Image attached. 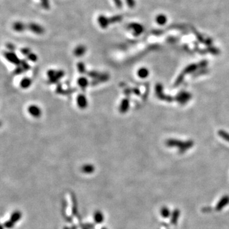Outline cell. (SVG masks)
Returning a JSON list of instances; mask_svg holds the SVG:
<instances>
[{"label": "cell", "mask_w": 229, "mask_h": 229, "mask_svg": "<svg viewBox=\"0 0 229 229\" xmlns=\"http://www.w3.org/2000/svg\"><path fill=\"white\" fill-rule=\"evenodd\" d=\"M95 220H96V222H101V221H103V216L101 213H98L95 214Z\"/></svg>", "instance_id": "cell-19"}, {"label": "cell", "mask_w": 229, "mask_h": 229, "mask_svg": "<svg viewBox=\"0 0 229 229\" xmlns=\"http://www.w3.org/2000/svg\"><path fill=\"white\" fill-rule=\"evenodd\" d=\"M21 52H22V54L25 55H27V56L31 53L30 50L29 49H27V48H24V49H22Z\"/></svg>", "instance_id": "cell-18"}, {"label": "cell", "mask_w": 229, "mask_h": 229, "mask_svg": "<svg viewBox=\"0 0 229 229\" xmlns=\"http://www.w3.org/2000/svg\"><path fill=\"white\" fill-rule=\"evenodd\" d=\"M32 83V81L30 78H24L20 83V85L21 88L24 89H28L30 87Z\"/></svg>", "instance_id": "cell-9"}, {"label": "cell", "mask_w": 229, "mask_h": 229, "mask_svg": "<svg viewBox=\"0 0 229 229\" xmlns=\"http://www.w3.org/2000/svg\"><path fill=\"white\" fill-rule=\"evenodd\" d=\"M138 76H140V78H145L146 76L148 75V71L145 68H141L139 71H138Z\"/></svg>", "instance_id": "cell-13"}, {"label": "cell", "mask_w": 229, "mask_h": 229, "mask_svg": "<svg viewBox=\"0 0 229 229\" xmlns=\"http://www.w3.org/2000/svg\"><path fill=\"white\" fill-rule=\"evenodd\" d=\"M27 57H28L29 60H30V61H33V62H36V61H37V59H38L37 55H35V54H34L31 53H31H30V54H29Z\"/></svg>", "instance_id": "cell-17"}, {"label": "cell", "mask_w": 229, "mask_h": 229, "mask_svg": "<svg viewBox=\"0 0 229 229\" xmlns=\"http://www.w3.org/2000/svg\"><path fill=\"white\" fill-rule=\"evenodd\" d=\"M42 4H43V6H44L45 8H49V7L48 0H42Z\"/></svg>", "instance_id": "cell-20"}, {"label": "cell", "mask_w": 229, "mask_h": 229, "mask_svg": "<svg viewBox=\"0 0 229 229\" xmlns=\"http://www.w3.org/2000/svg\"><path fill=\"white\" fill-rule=\"evenodd\" d=\"M180 216V211L178 209H174L171 215V223L173 225H176L178 223V219Z\"/></svg>", "instance_id": "cell-5"}, {"label": "cell", "mask_w": 229, "mask_h": 229, "mask_svg": "<svg viewBox=\"0 0 229 229\" xmlns=\"http://www.w3.org/2000/svg\"><path fill=\"white\" fill-rule=\"evenodd\" d=\"M160 213L162 217H163L164 218H168L171 217L172 213V212L170 211V209L166 206L162 207Z\"/></svg>", "instance_id": "cell-8"}, {"label": "cell", "mask_w": 229, "mask_h": 229, "mask_svg": "<svg viewBox=\"0 0 229 229\" xmlns=\"http://www.w3.org/2000/svg\"><path fill=\"white\" fill-rule=\"evenodd\" d=\"M27 110L29 113L34 118H39L41 115V108L36 104L30 105Z\"/></svg>", "instance_id": "cell-2"}, {"label": "cell", "mask_w": 229, "mask_h": 229, "mask_svg": "<svg viewBox=\"0 0 229 229\" xmlns=\"http://www.w3.org/2000/svg\"><path fill=\"white\" fill-rule=\"evenodd\" d=\"M14 30H16L17 31H22L24 30L25 26L21 22H17L13 26Z\"/></svg>", "instance_id": "cell-15"}, {"label": "cell", "mask_w": 229, "mask_h": 229, "mask_svg": "<svg viewBox=\"0 0 229 229\" xmlns=\"http://www.w3.org/2000/svg\"><path fill=\"white\" fill-rule=\"evenodd\" d=\"M85 52V47L83 45H80L78 47H76L75 51L74 54L77 57H81L82 56Z\"/></svg>", "instance_id": "cell-11"}, {"label": "cell", "mask_w": 229, "mask_h": 229, "mask_svg": "<svg viewBox=\"0 0 229 229\" xmlns=\"http://www.w3.org/2000/svg\"><path fill=\"white\" fill-rule=\"evenodd\" d=\"M129 108V101L127 99H123L120 104V111L121 113H126Z\"/></svg>", "instance_id": "cell-6"}, {"label": "cell", "mask_w": 229, "mask_h": 229, "mask_svg": "<svg viewBox=\"0 0 229 229\" xmlns=\"http://www.w3.org/2000/svg\"><path fill=\"white\" fill-rule=\"evenodd\" d=\"M30 29L32 31H33L35 33H37V34H41V33H44V30L40 26H38L37 24H31L30 26Z\"/></svg>", "instance_id": "cell-10"}, {"label": "cell", "mask_w": 229, "mask_h": 229, "mask_svg": "<svg viewBox=\"0 0 229 229\" xmlns=\"http://www.w3.org/2000/svg\"><path fill=\"white\" fill-rule=\"evenodd\" d=\"M99 24L103 28L106 27L109 22V20L104 16H100L99 17Z\"/></svg>", "instance_id": "cell-12"}, {"label": "cell", "mask_w": 229, "mask_h": 229, "mask_svg": "<svg viewBox=\"0 0 229 229\" xmlns=\"http://www.w3.org/2000/svg\"><path fill=\"white\" fill-rule=\"evenodd\" d=\"M7 47H8V49H9L10 50H13V48H14L13 45H11V44H9V45H8Z\"/></svg>", "instance_id": "cell-22"}, {"label": "cell", "mask_w": 229, "mask_h": 229, "mask_svg": "<svg viewBox=\"0 0 229 229\" xmlns=\"http://www.w3.org/2000/svg\"><path fill=\"white\" fill-rule=\"evenodd\" d=\"M114 3H115L117 7L120 8L122 7V3L120 1V0H114Z\"/></svg>", "instance_id": "cell-21"}, {"label": "cell", "mask_w": 229, "mask_h": 229, "mask_svg": "<svg viewBox=\"0 0 229 229\" xmlns=\"http://www.w3.org/2000/svg\"><path fill=\"white\" fill-rule=\"evenodd\" d=\"M229 204V195H225L219 200V201L217 202L215 209L216 211H220L222 210L225 208Z\"/></svg>", "instance_id": "cell-1"}, {"label": "cell", "mask_w": 229, "mask_h": 229, "mask_svg": "<svg viewBox=\"0 0 229 229\" xmlns=\"http://www.w3.org/2000/svg\"><path fill=\"white\" fill-rule=\"evenodd\" d=\"M78 106L82 109H84L88 106V100L83 94H80L76 98Z\"/></svg>", "instance_id": "cell-3"}, {"label": "cell", "mask_w": 229, "mask_h": 229, "mask_svg": "<svg viewBox=\"0 0 229 229\" xmlns=\"http://www.w3.org/2000/svg\"><path fill=\"white\" fill-rule=\"evenodd\" d=\"M4 57H6V59L10 63L16 64V65H19L21 64V61L19 60V59L17 57V56L13 53V52H5L4 53Z\"/></svg>", "instance_id": "cell-4"}, {"label": "cell", "mask_w": 229, "mask_h": 229, "mask_svg": "<svg viewBox=\"0 0 229 229\" xmlns=\"http://www.w3.org/2000/svg\"><path fill=\"white\" fill-rule=\"evenodd\" d=\"M78 69L79 73L81 74H83L85 72V66L83 63H79L78 64Z\"/></svg>", "instance_id": "cell-16"}, {"label": "cell", "mask_w": 229, "mask_h": 229, "mask_svg": "<svg viewBox=\"0 0 229 229\" xmlns=\"http://www.w3.org/2000/svg\"><path fill=\"white\" fill-rule=\"evenodd\" d=\"M78 84L81 89H82V90H85L86 88L87 87V86L89 85V80L86 77L82 76V77H80L78 78Z\"/></svg>", "instance_id": "cell-7"}, {"label": "cell", "mask_w": 229, "mask_h": 229, "mask_svg": "<svg viewBox=\"0 0 229 229\" xmlns=\"http://www.w3.org/2000/svg\"><path fill=\"white\" fill-rule=\"evenodd\" d=\"M82 169H83V171L85 172V173H92V172L94 171V168L92 165L87 164V165H85L83 167Z\"/></svg>", "instance_id": "cell-14"}]
</instances>
